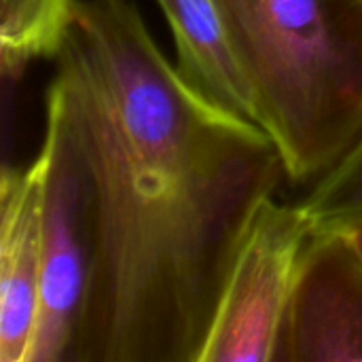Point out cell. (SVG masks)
<instances>
[{"mask_svg": "<svg viewBox=\"0 0 362 362\" xmlns=\"http://www.w3.org/2000/svg\"><path fill=\"white\" fill-rule=\"evenodd\" d=\"M47 89L89 170L98 265L74 362H199L246 233L286 168L199 95L134 0H74Z\"/></svg>", "mask_w": 362, "mask_h": 362, "instance_id": "obj_1", "label": "cell"}, {"mask_svg": "<svg viewBox=\"0 0 362 362\" xmlns=\"http://www.w3.org/2000/svg\"><path fill=\"white\" fill-rule=\"evenodd\" d=\"M295 185L362 136V0H214Z\"/></svg>", "mask_w": 362, "mask_h": 362, "instance_id": "obj_2", "label": "cell"}, {"mask_svg": "<svg viewBox=\"0 0 362 362\" xmlns=\"http://www.w3.org/2000/svg\"><path fill=\"white\" fill-rule=\"evenodd\" d=\"M42 278L30 362H74L98 265V212L87 163L45 98Z\"/></svg>", "mask_w": 362, "mask_h": 362, "instance_id": "obj_3", "label": "cell"}, {"mask_svg": "<svg viewBox=\"0 0 362 362\" xmlns=\"http://www.w3.org/2000/svg\"><path fill=\"white\" fill-rule=\"evenodd\" d=\"M314 233L303 204L267 199L227 278L199 362H272L299 259Z\"/></svg>", "mask_w": 362, "mask_h": 362, "instance_id": "obj_4", "label": "cell"}, {"mask_svg": "<svg viewBox=\"0 0 362 362\" xmlns=\"http://www.w3.org/2000/svg\"><path fill=\"white\" fill-rule=\"evenodd\" d=\"M272 362H362V259L341 231H314Z\"/></svg>", "mask_w": 362, "mask_h": 362, "instance_id": "obj_5", "label": "cell"}, {"mask_svg": "<svg viewBox=\"0 0 362 362\" xmlns=\"http://www.w3.org/2000/svg\"><path fill=\"white\" fill-rule=\"evenodd\" d=\"M45 161L4 168L0 182V362H30L40 308Z\"/></svg>", "mask_w": 362, "mask_h": 362, "instance_id": "obj_6", "label": "cell"}, {"mask_svg": "<svg viewBox=\"0 0 362 362\" xmlns=\"http://www.w3.org/2000/svg\"><path fill=\"white\" fill-rule=\"evenodd\" d=\"M176 45V70L216 108L259 125V110L214 0H157Z\"/></svg>", "mask_w": 362, "mask_h": 362, "instance_id": "obj_7", "label": "cell"}, {"mask_svg": "<svg viewBox=\"0 0 362 362\" xmlns=\"http://www.w3.org/2000/svg\"><path fill=\"white\" fill-rule=\"evenodd\" d=\"M74 0H0V49L6 74L30 62L55 57Z\"/></svg>", "mask_w": 362, "mask_h": 362, "instance_id": "obj_8", "label": "cell"}, {"mask_svg": "<svg viewBox=\"0 0 362 362\" xmlns=\"http://www.w3.org/2000/svg\"><path fill=\"white\" fill-rule=\"evenodd\" d=\"M314 221V231H335L362 216V136L318 178L301 202Z\"/></svg>", "mask_w": 362, "mask_h": 362, "instance_id": "obj_9", "label": "cell"}, {"mask_svg": "<svg viewBox=\"0 0 362 362\" xmlns=\"http://www.w3.org/2000/svg\"><path fill=\"white\" fill-rule=\"evenodd\" d=\"M335 231H341V233L350 240V244L354 246V250L361 255L362 259V216L361 218H356V221H352V223H348V225L341 227V229H335Z\"/></svg>", "mask_w": 362, "mask_h": 362, "instance_id": "obj_10", "label": "cell"}]
</instances>
